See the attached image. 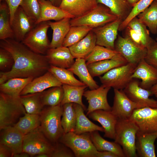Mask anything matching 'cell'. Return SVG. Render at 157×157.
Listing matches in <instances>:
<instances>
[{
	"instance_id": "1",
	"label": "cell",
	"mask_w": 157,
	"mask_h": 157,
	"mask_svg": "<svg viewBox=\"0 0 157 157\" xmlns=\"http://www.w3.org/2000/svg\"><path fill=\"white\" fill-rule=\"evenodd\" d=\"M0 47L11 54L14 61L10 71L0 72V84L13 78H34L48 71L50 65L45 55L34 52L22 42L7 39L0 40Z\"/></svg>"
},
{
	"instance_id": "2",
	"label": "cell",
	"mask_w": 157,
	"mask_h": 157,
	"mask_svg": "<svg viewBox=\"0 0 157 157\" xmlns=\"http://www.w3.org/2000/svg\"><path fill=\"white\" fill-rule=\"evenodd\" d=\"M63 107L60 105L44 108L40 114V128L48 139L54 144L64 134L61 119Z\"/></svg>"
},
{
	"instance_id": "3",
	"label": "cell",
	"mask_w": 157,
	"mask_h": 157,
	"mask_svg": "<svg viewBox=\"0 0 157 157\" xmlns=\"http://www.w3.org/2000/svg\"><path fill=\"white\" fill-rule=\"evenodd\" d=\"M115 141L122 147L125 157H137L136 135L138 129L130 118L118 119L115 126Z\"/></svg>"
},
{
	"instance_id": "4",
	"label": "cell",
	"mask_w": 157,
	"mask_h": 157,
	"mask_svg": "<svg viewBox=\"0 0 157 157\" xmlns=\"http://www.w3.org/2000/svg\"><path fill=\"white\" fill-rule=\"evenodd\" d=\"M26 113L20 97H14L0 92V130L14 126L20 117Z\"/></svg>"
},
{
	"instance_id": "5",
	"label": "cell",
	"mask_w": 157,
	"mask_h": 157,
	"mask_svg": "<svg viewBox=\"0 0 157 157\" xmlns=\"http://www.w3.org/2000/svg\"><path fill=\"white\" fill-rule=\"evenodd\" d=\"M59 142L69 148L76 157H96L98 151L91 139L90 133L80 134L74 132L64 133Z\"/></svg>"
},
{
	"instance_id": "6",
	"label": "cell",
	"mask_w": 157,
	"mask_h": 157,
	"mask_svg": "<svg viewBox=\"0 0 157 157\" xmlns=\"http://www.w3.org/2000/svg\"><path fill=\"white\" fill-rule=\"evenodd\" d=\"M118 18L104 5L98 3L95 8L81 17L71 19V26H85L97 28Z\"/></svg>"
},
{
	"instance_id": "7",
	"label": "cell",
	"mask_w": 157,
	"mask_h": 157,
	"mask_svg": "<svg viewBox=\"0 0 157 157\" xmlns=\"http://www.w3.org/2000/svg\"><path fill=\"white\" fill-rule=\"evenodd\" d=\"M137 65L128 63L111 69L99 76L102 85L114 89L123 90L132 79L131 76Z\"/></svg>"
},
{
	"instance_id": "8",
	"label": "cell",
	"mask_w": 157,
	"mask_h": 157,
	"mask_svg": "<svg viewBox=\"0 0 157 157\" xmlns=\"http://www.w3.org/2000/svg\"><path fill=\"white\" fill-rule=\"evenodd\" d=\"M49 27V21L37 24L21 42L34 52L45 55L50 48V42L47 35Z\"/></svg>"
},
{
	"instance_id": "9",
	"label": "cell",
	"mask_w": 157,
	"mask_h": 157,
	"mask_svg": "<svg viewBox=\"0 0 157 157\" xmlns=\"http://www.w3.org/2000/svg\"><path fill=\"white\" fill-rule=\"evenodd\" d=\"M39 127L24 135L23 151L28 154L31 157L43 153L48 154L50 156L53 150L54 144L46 137Z\"/></svg>"
},
{
	"instance_id": "10",
	"label": "cell",
	"mask_w": 157,
	"mask_h": 157,
	"mask_svg": "<svg viewBox=\"0 0 157 157\" xmlns=\"http://www.w3.org/2000/svg\"><path fill=\"white\" fill-rule=\"evenodd\" d=\"M115 50L128 63L137 65L145 58L147 53V48L138 45L127 36L118 37L115 43Z\"/></svg>"
},
{
	"instance_id": "11",
	"label": "cell",
	"mask_w": 157,
	"mask_h": 157,
	"mask_svg": "<svg viewBox=\"0 0 157 157\" xmlns=\"http://www.w3.org/2000/svg\"><path fill=\"white\" fill-rule=\"evenodd\" d=\"M130 118L136 125L139 133L157 131V107H146L136 109Z\"/></svg>"
},
{
	"instance_id": "12",
	"label": "cell",
	"mask_w": 157,
	"mask_h": 157,
	"mask_svg": "<svg viewBox=\"0 0 157 157\" xmlns=\"http://www.w3.org/2000/svg\"><path fill=\"white\" fill-rule=\"evenodd\" d=\"M122 21L118 18L103 26L93 28L96 38V44L111 50H115L119 26Z\"/></svg>"
},
{
	"instance_id": "13",
	"label": "cell",
	"mask_w": 157,
	"mask_h": 157,
	"mask_svg": "<svg viewBox=\"0 0 157 157\" xmlns=\"http://www.w3.org/2000/svg\"><path fill=\"white\" fill-rule=\"evenodd\" d=\"M123 90L131 100L142 108L157 107L156 100L149 98L153 95L150 90L141 88L135 79H132Z\"/></svg>"
},
{
	"instance_id": "14",
	"label": "cell",
	"mask_w": 157,
	"mask_h": 157,
	"mask_svg": "<svg viewBox=\"0 0 157 157\" xmlns=\"http://www.w3.org/2000/svg\"><path fill=\"white\" fill-rule=\"evenodd\" d=\"M114 97L111 112L118 119L130 118L136 109L142 108L131 100L123 90L114 89Z\"/></svg>"
},
{
	"instance_id": "15",
	"label": "cell",
	"mask_w": 157,
	"mask_h": 157,
	"mask_svg": "<svg viewBox=\"0 0 157 157\" xmlns=\"http://www.w3.org/2000/svg\"><path fill=\"white\" fill-rule=\"evenodd\" d=\"M36 21L27 15L19 6L11 23L14 39L21 42L26 35L36 25Z\"/></svg>"
},
{
	"instance_id": "16",
	"label": "cell",
	"mask_w": 157,
	"mask_h": 157,
	"mask_svg": "<svg viewBox=\"0 0 157 157\" xmlns=\"http://www.w3.org/2000/svg\"><path fill=\"white\" fill-rule=\"evenodd\" d=\"M111 88L102 85L97 89L85 91L83 96L88 103L86 115L97 110L111 111L112 107L108 104L107 98L108 93Z\"/></svg>"
},
{
	"instance_id": "17",
	"label": "cell",
	"mask_w": 157,
	"mask_h": 157,
	"mask_svg": "<svg viewBox=\"0 0 157 157\" xmlns=\"http://www.w3.org/2000/svg\"><path fill=\"white\" fill-rule=\"evenodd\" d=\"M131 78L141 80L140 86L144 89L150 90L157 83V69L143 59L137 65Z\"/></svg>"
},
{
	"instance_id": "18",
	"label": "cell",
	"mask_w": 157,
	"mask_h": 157,
	"mask_svg": "<svg viewBox=\"0 0 157 157\" xmlns=\"http://www.w3.org/2000/svg\"><path fill=\"white\" fill-rule=\"evenodd\" d=\"M62 85L52 73L48 71L31 81L22 91L20 95L42 92L48 88Z\"/></svg>"
},
{
	"instance_id": "19",
	"label": "cell",
	"mask_w": 157,
	"mask_h": 157,
	"mask_svg": "<svg viewBox=\"0 0 157 157\" xmlns=\"http://www.w3.org/2000/svg\"><path fill=\"white\" fill-rule=\"evenodd\" d=\"M88 115L90 118L101 124L104 129V137L114 140L115 126L118 119L111 111L97 110Z\"/></svg>"
},
{
	"instance_id": "20",
	"label": "cell",
	"mask_w": 157,
	"mask_h": 157,
	"mask_svg": "<svg viewBox=\"0 0 157 157\" xmlns=\"http://www.w3.org/2000/svg\"><path fill=\"white\" fill-rule=\"evenodd\" d=\"M45 56L50 65L58 67L68 69L75 62L69 48L62 45L49 48Z\"/></svg>"
},
{
	"instance_id": "21",
	"label": "cell",
	"mask_w": 157,
	"mask_h": 157,
	"mask_svg": "<svg viewBox=\"0 0 157 157\" xmlns=\"http://www.w3.org/2000/svg\"><path fill=\"white\" fill-rule=\"evenodd\" d=\"M0 131V144L9 148L13 155L23 151L24 135L20 131L14 126L8 127Z\"/></svg>"
},
{
	"instance_id": "22",
	"label": "cell",
	"mask_w": 157,
	"mask_h": 157,
	"mask_svg": "<svg viewBox=\"0 0 157 157\" xmlns=\"http://www.w3.org/2000/svg\"><path fill=\"white\" fill-rule=\"evenodd\" d=\"M98 4L97 0H62L59 7L74 18L87 13Z\"/></svg>"
},
{
	"instance_id": "23",
	"label": "cell",
	"mask_w": 157,
	"mask_h": 157,
	"mask_svg": "<svg viewBox=\"0 0 157 157\" xmlns=\"http://www.w3.org/2000/svg\"><path fill=\"white\" fill-rule=\"evenodd\" d=\"M40 7L39 17L37 24L41 22L54 20L57 21L65 18H74L68 13L59 7L55 6L48 0H38Z\"/></svg>"
},
{
	"instance_id": "24",
	"label": "cell",
	"mask_w": 157,
	"mask_h": 157,
	"mask_svg": "<svg viewBox=\"0 0 157 157\" xmlns=\"http://www.w3.org/2000/svg\"><path fill=\"white\" fill-rule=\"evenodd\" d=\"M157 138V131L147 133H137L136 148L140 157H156L154 142Z\"/></svg>"
},
{
	"instance_id": "25",
	"label": "cell",
	"mask_w": 157,
	"mask_h": 157,
	"mask_svg": "<svg viewBox=\"0 0 157 157\" xmlns=\"http://www.w3.org/2000/svg\"><path fill=\"white\" fill-rule=\"evenodd\" d=\"M76 120L74 132L78 134L90 133L95 131L104 132L102 127L99 126L90 121L84 113L83 107L80 105L73 103Z\"/></svg>"
},
{
	"instance_id": "26",
	"label": "cell",
	"mask_w": 157,
	"mask_h": 157,
	"mask_svg": "<svg viewBox=\"0 0 157 157\" xmlns=\"http://www.w3.org/2000/svg\"><path fill=\"white\" fill-rule=\"evenodd\" d=\"M71 19L65 18L54 22L49 21V26L53 31L50 48H56L62 45L71 27Z\"/></svg>"
},
{
	"instance_id": "27",
	"label": "cell",
	"mask_w": 157,
	"mask_h": 157,
	"mask_svg": "<svg viewBox=\"0 0 157 157\" xmlns=\"http://www.w3.org/2000/svg\"><path fill=\"white\" fill-rule=\"evenodd\" d=\"M96 45V37L92 30L83 38L68 48L74 58L85 59Z\"/></svg>"
},
{
	"instance_id": "28",
	"label": "cell",
	"mask_w": 157,
	"mask_h": 157,
	"mask_svg": "<svg viewBox=\"0 0 157 157\" xmlns=\"http://www.w3.org/2000/svg\"><path fill=\"white\" fill-rule=\"evenodd\" d=\"M128 63L123 57L115 59H107L87 65L90 73L93 77L100 76L111 69Z\"/></svg>"
},
{
	"instance_id": "29",
	"label": "cell",
	"mask_w": 157,
	"mask_h": 157,
	"mask_svg": "<svg viewBox=\"0 0 157 157\" xmlns=\"http://www.w3.org/2000/svg\"><path fill=\"white\" fill-rule=\"evenodd\" d=\"M67 69L77 76L90 90L95 89L99 87L90 73L84 59H76L73 64Z\"/></svg>"
},
{
	"instance_id": "30",
	"label": "cell",
	"mask_w": 157,
	"mask_h": 157,
	"mask_svg": "<svg viewBox=\"0 0 157 157\" xmlns=\"http://www.w3.org/2000/svg\"><path fill=\"white\" fill-rule=\"evenodd\" d=\"M92 141L96 149L99 151H107L113 152L118 157H125L121 146L114 142H110L102 138L98 131L90 133Z\"/></svg>"
},
{
	"instance_id": "31",
	"label": "cell",
	"mask_w": 157,
	"mask_h": 157,
	"mask_svg": "<svg viewBox=\"0 0 157 157\" xmlns=\"http://www.w3.org/2000/svg\"><path fill=\"white\" fill-rule=\"evenodd\" d=\"M33 79L31 77L11 78L0 84V92L13 97H19L24 88Z\"/></svg>"
},
{
	"instance_id": "32",
	"label": "cell",
	"mask_w": 157,
	"mask_h": 157,
	"mask_svg": "<svg viewBox=\"0 0 157 157\" xmlns=\"http://www.w3.org/2000/svg\"><path fill=\"white\" fill-rule=\"evenodd\" d=\"M62 86L64 96L60 105L62 106L70 103H76L81 106L85 110L86 108L83 103L82 97L85 89L88 87L87 86H78L63 84Z\"/></svg>"
},
{
	"instance_id": "33",
	"label": "cell",
	"mask_w": 157,
	"mask_h": 157,
	"mask_svg": "<svg viewBox=\"0 0 157 157\" xmlns=\"http://www.w3.org/2000/svg\"><path fill=\"white\" fill-rule=\"evenodd\" d=\"M115 50H111L105 47L96 45L91 53L84 59L87 65L107 59H115L123 57Z\"/></svg>"
},
{
	"instance_id": "34",
	"label": "cell",
	"mask_w": 157,
	"mask_h": 157,
	"mask_svg": "<svg viewBox=\"0 0 157 157\" xmlns=\"http://www.w3.org/2000/svg\"><path fill=\"white\" fill-rule=\"evenodd\" d=\"M14 39L10 19L9 10L8 6L5 1L0 3V39Z\"/></svg>"
},
{
	"instance_id": "35",
	"label": "cell",
	"mask_w": 157,
	"mask_h": 157,
	"mask_svg": "<svg viewBox=\"0 0 157 157\" xmlns=\"http://www.w3.org/2000/svg\"><path fill=\"white\" fill-rule=\"evenodd\" d=\"M97 2L108 7L122 21L126 17L132 8L126 0H97Z\"/></svg>"
},
{
	"instance_id": "36",
	"label": "cell",
	"mask_w": 157,
	"mask_h": 157,
	"mask_svg": "<svg viewBox=\"0 0 157 157\" xmlns=\"http://www.w3.org/2000/svg\"><path fill=\"white\" fill-rule=\"evenodd\" d=\"M41 92L20 95V99L26 113L40 115L44 108L41 98Z\"/></svg>"
},
{
	"instance_id": "37",
	"label": "cell",
	"mask_w": 157,
	"mask_h": 157,
	"mask_svg": "<svg viewBox=\"0 0 157 157\" xmlns=\"http://www.w3.org/2000/svg\"><path fill=\"white\" fill-rule=\"evenodd\" d=\"M137 16L139 20L147 27L152 34H157V1L154 0L148 7Z\"/></svg>"
},
{
	"instance_id": "38",
	"label": "cell",
	"mask_w": 157,
	"mask_h": 157,
	"mask_svg": "<svg viewBox=\"0 0 157 157\" xmlns=\"http://www.w3.org/2000/svg\"><path fill=\"white\" fill-rule=\"evenodd\" d=\"M40 124V115L26 113L14 126L25 135L39 127Z\"/></svg>"
},
{
	"instance_id": "39",
	"label": "cell",
	"mask_w": 157,
	"mask_h": 157,
	"mask_svg": "<svg viewBox=\"0 0 157 157\" xmlns=\"http://www.w3.org/2000/svg\"><path fill=\"white\" fill-rule=\"evenodd\" d=\"M48 71L52 73L62 84L78 86L85 85L77 79L73 73L67 69L50 65Z\"/></svg>"
},
{
	"instance_id": "40",
	"label": "cell",
	"mask_w": 157,
	"mask_h": 157,
	"mask_svg": "<svg viewBox=\"0 0 157 157\" xmlns=\"http://www.w3.org/2000/svg\"><path fill=\"white\" fill-rule=\"evenodd\" d=\"M61 119L62 126L64 133L74 132L76 124V117L73 103H67L64 104Z\"/></svg>"
},
{
	"instance_id": "41",
	"label": "cell",
	"mask_w": 157,
	"mask_h": 157,
	"mask_svg": "<svg viewBox=\"0 0 157 157\" xmlns=\"http://www.w3.org/2000/svg\"><path fill=\"white\" fill-rule=\"evenodd\" d=\"M93 29L92 27L85 26H71L62 46L69 47L83 38Z\"/></svg>"
},
{
	"instance_id": "42",
	"label": "cell",
	"mask_w": 157,
	"mask_h": 157,
	"mask_svg": "<svg viewBox=\"0 0 157 157\" xmlns=\"http://www.w3.org/2000/svg\"><path fill=\"white\" fill-rule=\"evenodd\" d=\"M63 96V90L61 86L52 87L42 92L41 98L44 106H53L60 105Z\"/></svg>"
},
{
	"instance_id": "43",
	"label": "cell",
	"mask_w": 157,
	"mask_h": 157,
	"mask_svg": "<svg viewBox=\"0 0 157 157\" xmlns=\"http://www.w3.org/2000/svg\"><path fill=\"white\" fill-rule=\"evenodd\" d=\"M127 26L135 31L140 38L142 45L143 47L147 49L155 41L150 37L147 27L139 20L137 17L131 20Z\"/></svg>"
},
{
	"instance_id": "44",
	"label": "cell",
	"mask_w": 157,
	"mask_h": 157,
	"mask_svg": "<svg viewBox=\"0 0 157 157\" xmlns=\"http://www.w3.org/2000/svg\"><path fill=\"white\" fill-rule=\"evenodd\" d=\"M154 0H140L132 8L126 17L122 22L119 31H121L125 28L131 20L148 7Z\"/></svg>"
},
{
	"instance_id": "45",
	"label": "cell",
	"mask_w": 157,
	"mask_h": 157,
	"mask_svg": "<svg viewBox=\"0 0 157 157\" xmlns=\"http://www.w3.org/2000/svg\"><path fill=\"white\" fill-rule=\"evenodd\" d=\"M20 6L27 15L36 22L40 12V7L38 0H22Z\"/></svg>"
},
{
	"instance_id": "46",
	"label": "cell",
	"mask_w": 157,
	"mask_h": 157,
	"mask_svg": "<svg viewBox=\"0 0 157 157\" xmlns=\"http://www.w3.org/2000/svg\"><path fill=\"white\" fill-rule=\"evenodd\" d=\"M14 63V58L11 54L6 49L0 47V72H7L10 71L12 69Z\"/></svg>"
},
{
	"instance_id": "47",
	"label": "cell",
	"mask_w": 157,
	"mask_h": 157,
	"mask_svg": "<svg viewBox=\"0 0 157 157\" xmlns=\"http://www.w3.org/2000/svg\"><path fill=\"white\" fill-rule=\"evenodd\" d=\"M50 157H73L74 154L72 150L63 144L58 142L54 144L53 150Z\"/></svg>"
},
{
	"instance_id": "48",
	"label": "cell",
	"mask_w": 157,
	"mask_h": 157,
	"mask_svg": "<svg viewBox=\"0 0 157 157\" xmlns=\"http://www.w3.org/2000/svg\"><path fill=\"white\" fill-rule=\"evenodd\" d=\"M154 42L147 49V53L144 58L149 64L157 69V47Z\"/></svg>"
},
{
	"instance_id": "49",
	"label": "cell",
	"mask_w": 157,
	"mask_h": 157,
	"mask_svg": "<svg viewBox=\"0 0 157 157\" xmlns=\"http://www.w3.org/2000/svg\"><path fill=\"white\" fill-rule=\"evenodd\" d=\"M22 0H0V2L4 1L7 4L10 12V24L14 14L17 8L20 6Z\"/></svg>"
},
{
	"instance_id": "50",
	"label": "cell",
	"mask_w": 157,
	"mask_h": 157,
	"mask_svg": "<svg viewBox=\"0 0 157 157\" xmlns=\"http://www.w3.org/2000/svg\"><path fill=\"white\" fill-rule=\"evenodd\" d=\"M13 154L11 150L6 146L0 144V157H13Z\"/></svg>"
},
{
	"instance_id": "51",
	"label": "cell",
	"mask_w": 157,
	"mask_h": 157,
	"mask_svg": "<svg viewBox=\"0 0 157 157\" xmlns=\"http://www.w3.org/2000/svg\"><path fill=\"white\" fill-rule=\"evenodd\" d=\"M96 157H118L115 154L112 152L107 151H98Z\"/></svg>"
},
{
	"instance_id": "52",
	"label": "cell",
	"mask_w": 157,
	"mask_h": 157,
	"mask_svg": "<svg viewBox=\"0 0 157 157\" xmlns=\"http://www.w3.org/2000/svg\"><path fill=\"white\" fill-rule=\"evenodd\" d=\"M31 157L28 153L22 151L19 153L15 154L13 155V157Z\"/></svg>"
},
{
	"instance_id": "53",
	"label": "cell",
	"mask_w": 157,
	"mask_h": 157,
	"mask_svg": "<svg viewBox=\"0 0 157 157\" xmlns=\"http://www.w3.org/2000/svg\"><path fill=\"white\" fill-rule=\"evenodd\" d=\"M152 95L157 97V83L153 86L150 90Z\"/></svg>"
},
{
	"instance_id": "54",
	"label": "cell",
	"mask_w": 157,
	"mask_h": 157,
	"mask_svg": "<svg viewBox=\"0 0 157 157\" xmlns=\"http://www.w3.org/2000/svg\"><path fill=\"white\" fill-rule=\"evenodd\" d=\"M50 1L54 6L59 7L62 0H48Z\"/></svg>"
},
{
	"instance_id": "55",
	"label": "cell",
	"mask_w": 157,
	"mask_h": 157,
	"mask_svg": "<svg viewBox=\"0 0 157 157\" xmlns=\"http://www.w3.org/2000/svg\"><path fill=\"white\" fill-rule=\"evenodd\" d=\"M140 0H126L130 5L133 7Z\"/></svg>"
},
{
	"instance_id": "56",
	"label": "cell",
	"mask_w": 157,
	"mask_h": 157,
	"mask_svg": "<svg viewBox=\"0 0 157 157\" xmlns=\"http://www.w3.org/2000/svg\"><path fill=\"white\" fill-rule=\"evenodd\" d=\"M34 157H50L49 154L46 153H43L40 154L35 156Z\"/></svg>"
},
{
	"instance_id": "57",
	"label": "cell",
	"mask_w": 157,
	"mask_h": 157,
	"mask_svg": "<svg viewBox=\"0 0 157 157\" xmlns=\"http://www.w3.org/2000/svg\"><path fill=\"white\" fill-rule=\"evenodd\" d=\"M155 44L156 47H157V42L155 41Z\"/></svg>"
},
{
	"instance_id": "58",
	"label": "cell",
	"mask_w": 157,
	"mask_h": 157,
	"mask_svg": "<svg viewBox=\"0 0 157 157\" xmlns=\"http://www.w3.org/2000/svg\"><path fill=\"white\" fill-rule=\"evenodd\" d=\"M156 42H157V38H156Z\"/></svg>"
},
{
	"instance_id": "59",
	"label": "cell",
	"mask_w": 157,
	"mask_h": 157,
	"mask_svg": "<svg viewBox=\"0 0 157 157\" xmlns=\"http://www.w3.org/2000/svg\"><path fill=\"white\" fill-rule=\"evenodd\" d=\"M156 101H157V100H156Z\"/></svg>"
},
{
	"instance_id": "60",
	"label": "cell",
	"mask_w": 157,
	"mask_h": 157,
	"mask_svg": "<svg viewBox=\"0 0 157 157\" xmlns=\"http://www.w3.org/2000/svg\"><path fill=\"white\" fill-rule=\"evenodd\" d=\"M156 0L157 1V0Z\"/></svg>"
}]
</instances>
